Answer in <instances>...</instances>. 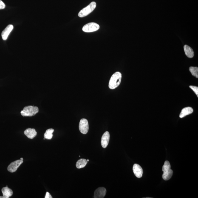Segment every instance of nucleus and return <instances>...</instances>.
<instances>
[{"label": "nucleus", "mask_w": 198, "mask_h": 198, "mask_svg": "<svg viewBox=\"0 0 198 198\" xmlns=\"http://www.w3.org/2000/svg\"><path fill=\"white\" fill-rule=\"evenodd\" d=\"M133 171L136 177L138 178H140L142 177L143 173V169L139 165L137 164H134L133 167Z\"/></svg>", "instance_id": "9d476101"}, {"label": "nucleus", "mask_w": 198, "mask_h": 198, "mask_svg": "<svg viewBox=\"0 0 198 198\" xmlns=\"http://www.w3.org/2000/svg\"><path fill=\"white\" fill-rule=\"evenodd\" d=\"M190 88L192 90L195 92V93L196 94V95H197V97H198V87L197 86H189Z\"/></svg>", "instance_id": "6ab92c4d"}, {"label": "nucleus", "mask_w": 198, "mask_h": 198, "mask_svg": "<svg viewBox=\"0 0 198 198\" xmlns=\"http://www.w3.org/2000/svg\"><path fill=\"white\" fill-rule=\"evenodd\" d=\"M87 162H89V160H87Z\"/></svg>", "instance_id": "5701e85b"}, {"label": "nucleus", "mask_w": 198, "mask_h": 198, "mask_svg": "<svg viewBox=\"0 0 198 198\" xmlns=\"http://www.w3.org/2000/svg\"><path fill=\"white\" fill-rule=\"evenodd\" d=\"M54 130L52 128L48 129L46 131L44 134V138L45 139L47 140H51L53 137L52 133L54 132Z\"/></svg>", "instance_id": "f3484780"}, {"label": "nucleus", "mask_w": 198, "mask_h": 198, "mask_svg": "<svg viewBox=\"0 0 198 198\" xmlns=\"http://www.w3.org/2000/svg\"><path fill=\"white\" fill-rule=\"evenodd\" d=\"M96 3L94 1H92L87 7L80 10L78 14V16L80 17H83L87 16L93 11L96 7Z\"/></svg>", "instance_id": "20e7f679"}, {"label": "nucleus", "mask_w": 198, "mask_h": 198, "mask_svg": "<svg viewBox=\"0 0 198 198\" xmlns=\"http://www.w3.org/2000/svg\"><path fill=\"white\" fill-rule=\"evenodd\" d=\"M24 134L28 138L32 139L36 136L37 133L34 128H28L24 131Z\"/></svg>", "instance_id": "ddd939ff"}, {"label": "nucleus", "mask_w": 198, "mask_h": 198, "mask_svg": "<svg viewBox=\"0 0 198 198\" xmlns=\"http://www.w3.org/2000/svg\"><path fill=\"white\" fill-rule=\"evenodd\" d=\"M163 172L162 178L165 181L169 180L172 177L173 172L171 169V165L168 161H166L162 168Z\"/></svg>", "instance_id": "f03ea898"}, {"label": "nucleus", "mask_w": 198, "mask_h": 198, "mask_svg": "<svg viewBox=\"0 0 198 198\" xmlns=\"http://www.w3.org/2000/svg\"><path fill=\"white\" fill-rule=\"evenodd\" d=\"M87 161L85 159H81L77 161L76 167L78 169L84 167L87 163Z\"/></svg>", "instance_id": "dca6fc26"}, {"label": "nucleus", "mask_w": 198, "mask_h": 198, "mask_svg": "<svg viewBox=\"0 0 198 198\" xmlns=\"http://www.w3.org/2000/svg\"><path fill=\"white\" fill-rule=\"evenodd\" d=\"M106 189L103 187H100L97 189L94 192V198H103L106 196Z\"/></svg>", "instance_id": "6e6552de"}, {"label": "nucleus", "mask_w": 198, "mask_h": 198, "mask_svg": "<svg viewBox=\"0 0 198 198\" xmlns=\"http://www.w3.org/2000/svg\"><path fill=\"white\" fill-rule=\"evenodd\" d=\"M21 160H23V158H21Z\"/></svg>", "instance_id": "4be33fe9"}, {"label": "nucleus", "mask_w": 198, "mask_h": 198, "mask_svg": "<svg viewBox=\"0 0 198 198\" xmlns=\"http://www.w3.org/2000/svg\"><path fill=\"white\" fill-rule=\"evenodd\" d=\"M122 75L121 73L117 72L111 76L109 83L110 89H114L119 86L121 82Z\"/></svg>", "instance_id": "f257e3e1"}, {"label": "nucleus", "mask_w": 198, "mask_h": 198, "mask_svg": "<svg viewBox=\"0 0 198 198\" xmlns=\"http://www.w3.org/2000/svg\"><path fill=\"white\" fill-rule=\"evenodd\" d=\"M100 28V26L97 23H90L83 26L82 30L86 32H92L98 30Z\"/></svg>", "instance_id": "39448f33"}, {"label": "nucleus", "mask_w": 198, "mask_h": 198, "mask_svg": "<svg viewBox=\"0 0 198 198\" xmlns=\"http://www.w3.org/2000/svg\"><path fill=\"white\" fill-rule=\"evenodd\" d=\"M184 50L185 55L189 58H192L194 56V52L190 46L185 45L184 46Z\"/></svg>", "instance_id": "2eb2a0df"}, {"label": "nucleus", "mask_w": 198, "mask_h": 198, "mask_svg": "<svg viewBox=\"0 0 198 198\" xmlns=\"http://www.w3.org/2000/svg\"><path fill=\"white\" fill-rule=\"evenodd\" d=\"M3 196H0V198H9L13 195V191L7 186L1 189Z\"/></svg>", "instance_id": "f8f14e48"}, {"label": "nucleus", "mask_w": 198, "mask_h": 198, "mask_svg": "<svg viewBox=\"0 0 198 198\" xmlns=\"http://www.w3.org/2000/svg\"><path fill=\"white\" fill-rule=\"evenodd\" d=\"M38 112V107L28 106L25 107L23 110L21 111V114L23 116L31 117L35 115Z\"/></svg>", "instance_id": "7ed1b4c3"}, {"label": "nucleus", "mask_w": 198, "mask_h": 198, "mask_svg": "<svg viewBox=\"0 0 198 198\" xmlns=\"http://www.w3.org/2000/svg\"><path fill=\"white\" fill-rule=\"evenodd\" d=\"M79 129L80 132L82 134H86L89 131V126L88 120L85 119H82L80 120Z\"/></svg>", "instance_id": "423d86ee"}, {"label": "nucleus", "mask_w": 198, "mask_h": 198, "mask_svg": "<svg viewBox=\"0 0 198 198\" xmlns=\"http://www.w3.org/2000/svg\"><path fill=\"white\" fill-rule=\"evenodd\" d=\"M189 71L191 73L192 75L198 78V68L197 67H193L191 66L189 68Z\"/></svg>", "instance_id": "a211bd4d"}, {"label": "nucleus", "mask_w": 198, "mask_h": 198, "mask_svg": "<svg viewBox=\"0 0 198 198\" xmlns=\"http://www.w3.org/2000/svg\"><path fill=\"white\" fill-rule=\"evenodd\" d=\"M13 26L12 25H9L3 31L2 33H1V36H2L3 40L5 41L7 39L8 37L10 34V32L13 30Z\"/></svg>", "instance_id": "9b49d317"}, {"label": "nucleus", "mask_w": 198, "mask_h": 198, "mask_svg": "<svg viewBox=\"0 0 198 198\" xmlns=\"http://www.w3.org/2000/svg\"><path fill=\"white\" fill-rule=\"evenodd\" d=\"M5 4L1 0H0V10L5 8Z\"/></svg>", "instance_id": "aec40b11"}, {"label": "nucleus", "mask_w": 198, "mask_h": 198, "mask_svg": "<svg viewBox=\"0 0 198 198\" xmlns=\"http://www.w3.org/2000/svg\"><path fill=\"white\" fill-rule=\"evenodd\" d=\"M193 112V108L191 107H187L184 108L182 110L181 112L180 115H179V117L181 118H183L186 116L191 114Z\"/></svg>", "instance_id": "4468645a"}, {"label": "nucleus", "mask_w": 198, "mask_h": 198, "mask_svg": "<svg viewBox=\"0 0 198 198\" xmlns=\"http://www.w3.org/2000/svg\"><path fill=\"white\" fill-rule=\"evenodd\" d=\"M45 198H52V196L50 194V193L48 192H47L46 193V194L45 196Z\"/></svg>", "instance_id": "412c9836"}, {"label": "nucleus", "mask_w": 198, "mask_h": 198, "mask_svg": "<svg viewBox=\"0 0 198 198\" xmlns=\"http://www.w3.org/2000/svg\"><path fill=\"white\" fill-rule=\"evenodd\" d=\"M23 160H19L12 162L8 167L7 170L10 173H14L17 171L22 164L23 163Z\"/></svg>", "instance_id": "0eeeda50"}, {"label": "nucleus", "mask_w": 198, "mask_h": 198, "mask_svg": "<svg viewBox=\"0 0 198 198\" xmlns=\"http://www.w3.org/2000/svg\"><path fill=\"white\" fill-rule=\"evenodd\" d=\"M110 140V134L108 131H106L102 136L101 144L103 148H106L108 146Z\"/></svg>", "instance_id": "1a4fd4ad"}]
</instances>
